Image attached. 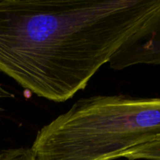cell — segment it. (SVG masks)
<instances>
[{
  "mask_svg": "<svg viewBox=\"0 0 160 160\" xmlns=\"http://www.w3.org/2000/svg\"><path fill=\"white\" fill-rule=\"evenodd\" d=\"M159 8L160 0H0V72L67 101Z\"/></svg>",
  "mask_w": 160,
  "mask_h": 160,
  "instance_id": "1",
  "label": "cell"
},
{
  "mask_svg": "<svg viewBox=\"0 0 160 160\" xmlns=\"http://www.w3.org/2000/svg\"><path fill=\"white\" fill-rule=\"evenodd\" d=\"M123 158L130 160H160V139L133 148Z\"/></svg>",
  "mask_w": 160,
  "mask_h": 160,
  "instance_id": "4",
  "label": "cell"
},
{
  "mask_svg": "<svg viewBox=\"0 0 160 160\" xmlns=\"http://www.w3.org/2000/svg\"><path fill=\"white\" fill-rule=\"evenodd\" d=\"M159 139V98L95 95L42 127L31 149L36 160H113Z\"/></svg>",
  "mask_w": 160,
  "mask_h": 160,
  "instance_id": "2",
  "label": "cell"
},
{
  "mask_svg": "<svg viewBox=\"0 0 160 160\" xmlns=\"http://www.w3.org/2000/svg\"><path fill=\"white\" fill-rule=\"evenodd\" d=\"M13 95L10 93L9 92L6 91L3 86L0 84V98H13Z\"/></svg>",
  "mask_w": 160,
  "mask_h": 160,
  "instance_id": "6",
  "label": "cell"
},
{
  "mask_svg": "<svg viewBox=\"0 0 160 160\" xmlns=\"http://www.w3.org/2000/svg\"><path fill=\"white\" fill-rule=\"evenodd\" d=\"M0 160H36L31 148H15L0 152Z\"/></svg>",
  "mask_w": 160,
  "mask_h": 160,
  "instance_id": "5",
  "label": "cell"
},
{
  "mask_svg": "<svg viewBox=\"0 0 160 160\" xmlns=\"http://www.w3.org/2000/svg\"><path fill=\"white\" fill-rule=\"evenodd\" d=\"M109 64L117 70L137 64L160 65V8L121 45Z\"/></svg>",
  "mask_w": 160,
  "mask_h": 160,
  "instance_id": "3",
  "label": "cell"
}]
</instances>
